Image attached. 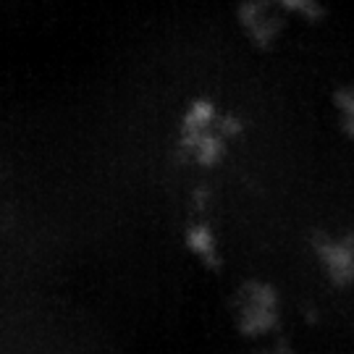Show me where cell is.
<instances>
[{"label":"cell","instance_id":"obj_1","mask_svg":"<svg viewBox=\"0 0 354 354\" xmlns=\"http://www.w3.org/2000/svg\"><path fill=\"white\" fill-rule=\"evenodd\" d=\"M342 113H344V118H346V124H349V127H354V92H352V95H344Z\"/></svg>","mask_w":354,"mask_h":354},{"label":"cell","instance_id":"obj_2","mask_svg":"<svg viewBox=\"0 0 354 354\" xmlns=\"http://www.w3.org/2000/svg\"><path fill=\"white\" fill-rule=\"evenodd\" d=\"M283 3L291 6V8H294V6H297V8H310V3H313V0H283Z\"/></svg>","mask_w":354,"mask_h":354}]
</instances>
